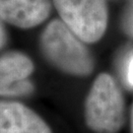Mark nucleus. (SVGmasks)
I'll use <instances>...</instances> for the list:
<instances>
[{
    "instance_id": "9d476101",
    "label": "nucleus",
    "mask_w": 133,
    "mask_h": 133,
    "mask_svg": "<svg viewBox=\"0 0 133 133\" xmlns=\"http://www.w3.org/2000/svg\"><path fill=\"white\" fill-rule=\"evenodd\" d=\"M130 133H133V105L130 110Z\"/></svg>"
},
{
    "instance_id": "f257e3e1",
    "label": "nucleus",
    "mask_w": 133,
    "mask_h": 133,
    "mask_svg": "<svg viewBox=\"0 0 133 133\" xmlns=\"http://www.w3.org/2000/svg\"><path fill=\"white\" fill-rule=\"evenodd\" d=\"M82 39L61 20L49 22L41 36V48L45 59L67 75L86 77L95 68L94 58Z\"/></svg>"
},
{
    "instance_id": "0eeeda50",
    "label": "nucleus",
    "mask_w": 133,
    "mask_h": 133,
    "mask_svg": "<svg viewBox=\"0 0 133 133\" xmlns=\"http://www.w3.org/2000/svg\"><path fill=\"white\" fill-rule=\"evenodd\" d=\"M123 33L130 38H133V0H129L123 10L120 21Z\"/></svg>"
},
{
    "instance_id": "1a4fd4ad",
    "label": "nucleus",
    "mask_w": 133,
    "mask_h": 133,
    "mask_svg": "<svg viewBox=\"0 0 133 133\" xmlns=\"http://www.w3.org/2000/svg\"><path fill=\"white\" fill-rule=\"evenodd\" d=\"M6 43V32H5L3 25L1 23V19H0V48H2Z\"/></svg>"
},
{
    "instance_id": "423d86ee",
    "label": "nucleus",
    "mask_w": 133,
    "mask_h": 133,
    "mask_svg": "<svg viewBox=\"0 0 133 133\" xmlns=\"http://www.w3.org/2000/svg\"><path fill=\"white\" fill-rule=\"evenodd\" d=\"M0 133H52L37 112L18 102L0 101Z\"/></svg>"
},
{
    "instance_id": "39448f33",
    "label": "nucleus",
    "mask_w": 133,
    "mask_h": 133,
    "mask_svg": "<svg viewBox=\"0 0 133 133\" xmlns=\"http://www.w3.org/2000/svg\"><path fill=\"white\" fill-rule=\"evenodd\" d=\"M51 12V0H0V19L20 29L43 23Z\"/></svg>"
},
{
    "instance_id": "20e7f679",
    "label": "nucleus",
    "mask_w": 133,
    "mask_h": 133,
    "mask_svg": "<svg viewBox=\"0 0 133 133\" xmlns=\"http://www.w3.org/2000/svg\"><path fill=\"white\" fill-rule=\"evenodd\" d=\"M35 70L33 60L20 51L0 56V97H24L34 90L29 77Z\"/></svg>"
},
{
    "instance_id": "f03ea898",
    "label": "nucleus",
    "mask_w": 133,
    "mask_h": 133,
    "mask_svg": "<svg viewBox=\"0 0 133 133\" xmlns=\"http://www.w3.org/2000/svg\"><path fill=\"white\" fill-rule=\"evenodd\" d=\"M125 100L110 74L96 77L84 104L87 127L95 133H118L125 123Z\"/></svg>"
},
{
    "instance_id": "7ed1b4c3",
    "label": "nucleus",
    "mask_w": 133,
    "mask_h": 133,
    "mask_svg": "<svg viewBox=\"0 0 133 133\" xmlns=\"http://www.w3.org/2000/svg\"><path fill=\"white\" fill-rule=\"evenodd\" d=\"M60 20L86 43H95L108 28L105 0H53Z\"/></svg>"
},
{
    "instance_id": "6e6552de",
    "label": "nucleus",
    "mask_w": 133,
    "mask_h": 133,
    "mask_svg": "<svg viewBox=\"0 0 133 133\" xmlns=\"http://www.w3.org/2000/svg\"><path fill=\"white\" fill-rule=\"evenodd\" d=\"M127 81L130 85L133 87V55L129 60L128 66H127Z\"/></svg>"
}]
</instances>
